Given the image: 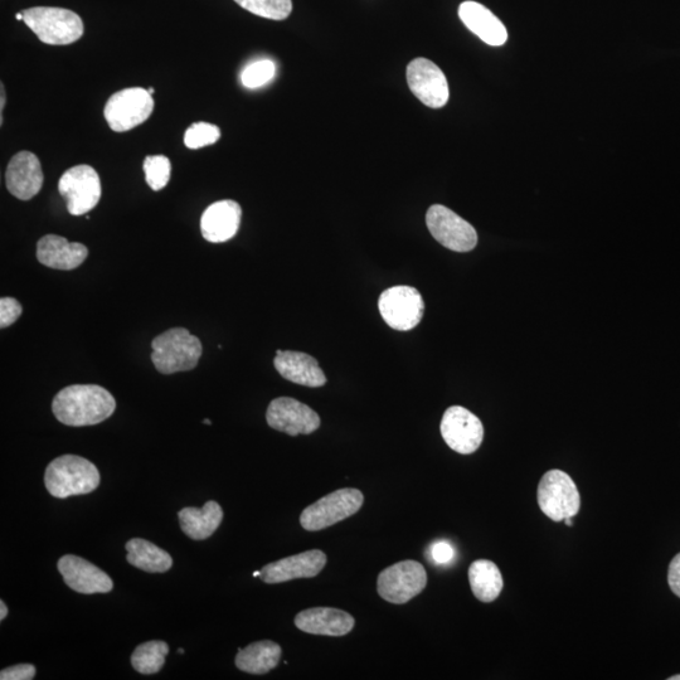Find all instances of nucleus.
<instances>
[{
  "label": "nucleus",
  "mask_w": 680,
  "mask_h": 680,
  "mask_svg": "<svg viewBox=\"0 0 680 680\" xmlns=\"http://www.w3.org/2000/svg\"><path fill=\"white\" fill-rule=\"evenodd\" d=\"M179 522L184 534L194 541L210 538L220 527L223 510L217 502H207L202 509L183 508L178 513Z\"/></svg>",
  "instance_id": "5701e85b"
},
{
  "label": "nucleus",
  "mask_w": 680,
  "mask_h": 680,
  "mask_svg": "<svg viewBox=\"0 0 680 680\" xmlns=\"http://www.w3.org/2000/svg\"><path fill=\"white\" fill-rule=\"evenodd\" d=\"M378 309L388 327L407 332L420 324L425 303L419 290L411 286H395L383 291L378 300Z\"/></svg>",
  "instance_id": "9d476101"
},
{
  "label": "nucleus",
  "mask_w": 680,
  "mask_h": 680,
  "mask_svg": "<svg viewBox=\"0 0 680 680\" xmlns=\"http://www.w3.org/2000/svg\"><path fill=\"white\" fill-rule=\"evenodd\" d=\"M427 573L420 562L395 563L378 575L377 591L383 600L403 605L425 590Z\"/></svg>",
  "instance_id": "0eeeda50"
},
{
  "label": "nucleus",
  "mask_w": 680,
  "mask_h": 680,
  "mask_svg": "<svg viewBox=\"0 0 680 680\" xmlns=\"http://www.w3.org/2000/svg\"><path fill=\"white\" fill-rule=\"evenodd\" d=\"M266 421L272 429L290 436L310 435L320 427L317 412L290 397H279L271 401L267 408Z\"/></svg>",
  "instance_id": "4468645a"
},
{
  "label": "nucleus",
  "mask_w": 680,
  "mask_h": 680,
  "mask_svg": "<svg viewBox=\"0 0 680 680\" xmlns=\"http://www.w3.org/2000/svg\"><path fill=\"white\" fill-rule=\"evenodd\" d=\"M221 138V130L218 126L208 123H196L191 125L184 134V144L189 149H201L218 142Z\"/></svg>",
  "instance_id": "c756f323"
},
{
  "label": "nucleus",
  "mask_w": 680,
  "mask_h": 680,
  "mask_svg": "<svg viewBox=\"0 0 680 680\" xmlns=\"http://www.w3.org/2000/svg\"><path fill=\"white\" fill-rule=\"evenodd\" d=\"M148 91H149V94H150V95H153V94H154V89H149Z\"/></svg>",
  "instance_id": "37998d69"
},
{
  "label": "nucleus",
  "mask_w": 680,
  "mask_h": 680,
  "mask_svg": "<svg viewBox=\"0 0 680 680\" xmlns=\"http://www.w3.org/2000/svg\"><path fill=\"white\" fill-rule=\"evenodd\" d=\"M459 17L466 28L489 46H503L508 40L507 28L483 4L464 2L459 8Z\"/></svg>",
  "instance_id": "4be33fe9"
},
{
  "label": "nucleus",
  "mask_w": 680,
  "mask_h": 680,
  "mask_svg": "<svg viewBox=\"0 0 680 680\" xmlns=\"http://www.w3.org/2000/svg\"><path fill=\"white\" fill-rule=\"evenodd\" d=\"M115 408L114 396L97 385L68 386L57 393L52 403L56 419L74 427L101 424L114 414Z\"/></svg>",
  "instance_id": "f257e3e1"
},
{
  "label": "nucleus",
  "mask_w": 680,
  "mask_h": 680,
  "mask_svg": "<svg viewBox=\"0 0 680 680\" xmlns=\"http://www.w3.org/2000/svg\"><path fill=\"white\" fill-rule=\"evenodd\" d=\"M669 680H680V674L679 675H674V677L668 678Z\"/></svg>",
  "instance_id": "ea45409f"
},
{
  "label": "nucleus",
  "mask_w": 680,
  "mask_h": 680,
  "mask_svg": "<svg viewBox=\"0 0 680 680\" xmlns=\"http://www.w3.org/2000/svg\"><path fill=\"white\" fill-rule=\"evenodd\" d=\"M0 99H2V102H0V110H2V124H3V109H4V101H6V94H4V85L2 84V95H0Z\"/></svg>",
  "instance_id": "e433bc0d"
},
{
  "label": "nucleus",
  "mask_w": 680,
  "mask_h": 680,
  "mask_svg": "<svg viewBox=\"0 0 680 680\" xmlns=\"http://www.w3.org/2000/svg\"><path fill=\"white\" fill-rule=\"evenodd\" d=\"M172 164L164 155H149L144 160L145 181L153 191H162L168 186Z\"/></svg>",
  "instance_id": "c85d7f7f"
},
{
  "label": "nucleus",
  "mask_w": 680,
  "mask_h": 680,
  "mask_svg": "<svg viewBox=\"0 0 680 680\" xmlns=\"http://www.w3.org/2000/svg\"><path fill=\"white\" fill-rule=\"evenodd\" d=\"M426 225L435 240L451 251L469 252L478 244L475 228L441 204L429 208Z\"/></svg>",
  "instance_id": "9b49d317"
},
{
  "label": "nucleus",
  "mask_w": 680,
  "mask_h": 680,
  "mask_svg": "<svg viewBox=\"0 0 680 680\" xmlns=\"http://www.w3.org/2000/svg\"><path fill=\"white\" fill-rule=\"evenodd\" d=\"M23 16V22L46 45H71L79 41L85 31L79 14L65 8L34 7L24 11Z\"/></svg>",
  "instance_id": "20e7f679"
},
{
  "label": "nucleus",
  "mask_w": 680,
  "mask_h": 680,
  "mask_svg": "<svg viewBox=\"0 0 680 680\" xmlns=\"http://www.w3.org/2000/svg\"><path fill=\"white\" fill-rule=\"evenodd\" d=\"M57 568L66 585L79 594H108L114 589V582L108 573L84 558L74 555L63 556L58 561Z\"/></svg>",
  "instance_id": "2eb2a0df"
},
{
  "label": "nucleus",
  "mask_w": 680,
  "mask_h": 680,
  "mask_svg": "<svg viewBox=\"0 0 680 680\" xmlns=\"http://www.w3.org/2000/svg\"><path fill=\"white\" fill-rule=\"evenodd\" d=\"M327 555L323 551L312 550L283 558L262 567L261 580L265 584L275 585L318 576L327 565Z\"/></svg>",
  "instance_id": "dca6fc26"
},
{
  "label": "nucleus",
  "mask_w": 680,
  "mask_h": 680,
  "mask_svg": "<svg viewBox=\"0 0 680 680\" xmlns=\"http://www.w3.org/2000/svg\"><path fill=\"white\" fill-rule=\"evenodd\" d=\"M203 424L204 425H211V421L210 420H203Z\"/></svg>",
  "instance_id": "a19ab883"
},
{
  "label": "nucleus",
  "mask_w": 680,
  "mask_h": 680,
  "mask_svg": "<svg viewBox=\"0 0 680 680\" xmlns=\"http://www.w3.org/2000/svg\"><path fill=\"white\" fill-rule=\"evenodd\" d=\"M154 110V100L142 87L116 92L106 102L104 115L111 130L125 133L145 123Z\"/></svg>",
  "instance_id": "1a4fd4ad"
},
{
  "label": "nucleus",
  "mask_w": 680,
  "mask_h": 680,
  "mask_svg": "<svg viewBox=\"0 0 680 680\" xmlns=\"http://www.w3.org/2000/svg\"><path fill=\"white\" fill-rule=\"evenodd\" d=\"M563 522H566V524H567L568 527H572V526H573V524H572V518H567V519H565V521H563Z\"/></svg>",
  "instance_id": "4c0bfd02"
},
{
  "label": "nucleus",
  "mask_w": 680,
  "mask_h": 680,
  "mask_svg": "<svg viewBox=\"0 0 680 680\" xmlns=\"http://www.w3.org/2000/svg\"><path fill=\"white\" fill-rule=\"evenodd\" d=\"M407 84L422 104L440 109L448 104L450 91L444 72L427 58H416L408 63Z\"/></svg>",
  "instance_id": "ddd939ff"
},
{
  "label": "nucleus",
  "mask_w": 680,
  "mask_h": 680,
  "mask_svg": "<svg viewBox=\"0 0 680 680\" xmlns=\"http://www.w3.org/2000/svg\"><path fill=\"white\" fill-rule=\"evenodd\" d=\"M235 2L255 16L272 21H284L293 12L291 0H235Z\"/></svg>",
  "instance_id": "cd10ccee"
},
{
  "label": "nucleus",
  "mask_w": 680,
  "mask_h": 680,
  "mask_svg": "<svg viewBox=\"0 0 680 680\" xmlns=\"http://www.w3.org/2000/svg\"><path fill=\"white\" fill-rule=\"evenodd\" d=\"M276 371L281 376L296 385L318 388L327 383L322 368L319 367L317 359L309 354L293 351H276L274 361Z\"/></svg>",
  "instance_id": "412c9836"
},
{
  "label": "nucleus",
  "mask_w": 680,
  "mask_h": 680,
  "mask_svg": "<svg viewBox=\"0 0 680 680\" xmlns=\"http://www.w3.org/2000/svg\"><path fill=\"white\" fill-rule=\"evenodd\" d=\"M537 499L543 514L553 522H563L580 512V492L565 471H547L539 482Z\"/></svg>",
  "instance_id": "39448f33"
},
{
  "label": "nucleus",
  "mask_w": 680,
  "mask_h": 680,
  "mask_svg": "<svg viewBox=\"0 0 680 680\" xmlns=\"http://www.w3.org/2000/svg\"><path fill=\"white\" fill-rule=\"evenodd\" d=\"M36 677V668L32 664H18L0 672L2 680H31Z\"/></svg>",
  "instance_id": "473e14b6"
},
{
  "label": "nucleus",
  "mask_w": 680,
  "mask_h": 680,
  "mask_svg": "<svg viewBox=\"0 0 680 680\" xmlns=\"http://www.w3.org/2000/svg\"><path fill=\"white\" fill-rule=\"evenodd\" d=\"M58 192L67 203L72 216H84L94 210L101 198L99 174L90 165H76L63 173L58 182Z\"/></svg>",
  "instance_id": "6e6552de"
},
{
  "label": "nucleus",
  "mask_w": 680,
  "mask_h": 680,
  "mask_svg": "<svg viewBox=\"0 0 680 680\" xmlns=\"http://www.w3.org/2000/svg\"><path fill=\"white\" fill-rule=\"evenodd\" d=\"M42 165L40 159L31 152H21L11 159L6 172L9 193L21 201H29L40 193L43 187Z\"/></svg>",
  "instance_id": "f3484780"
},
{
  "label": "nucleus",
  "mask_w": 680,
  "mask_h": 680,
  "mask_svg": "<svg viewBox=\"0 0 680 680\" xmlns=\"http://www.w3.org/2000/svg\"><path fill=\"white\" fill-rule=\"evenodd\" d=\"M241 217L240 204L231 199L211 204L203 212L201 218V232L204 240L212 244L230 241L237 235Z\"/></svg>",
  "instance_id": "a211bd4d"
},
{
  "label": "nucleus",
  "mask_w": 680,
  "mask_h": 680,
  "mask_svg": "<svg viewBox=\"0 0 680 680\" xmlns=\"http://www.w3.org/2000/svg\"><path fill=\"white\" fill-rule=\"evenodd\" d=\"M23 313L22 305L13 298L0 299V328L6 329L17 322Z\"/></svg>",
  "instance_id": "2f4dec72"
},
{
  "label": "nucleus",
  "mask_w": 680,
  "mask_h": 680,
  "mask_svg": "<svg viewBox=\"0 0 680 680\" xmlns=\"http://www.w3.org/2000/svg\"><path fill=\"white\" fill-rule=\"evenodd\" d=\"M8 615V607L4 604V601H0V620H4Z\"/></svg>",
  "instance_id": "c9c22d12"
},
{
  "label": "nucleus",
  "mask_w": 680,
  "mask_h": 680,
  "mask_svg": "<svg viewBox=\"0 0 680 680\" xmlns=\"http://www.w3.org/2000/svg\"><path fill=\"white\" fill-rule=\"evenodd\" d=\"M168 653L169 646L164 641H148L134 650L131 655V665L140 674H155L164 667Z\"/></svg>",
  "instance_id": "bb28decb"
},
{
  "label": "nucleus",
  "mask_w": 680,
  "mask_h": 680,
  "mask_svg": "<svg viewBox=\"0 0 680 680\" xmlns=\"http://www.w3.org/2000/svg\"><path fill=\"white\" fill-rule=\"evenodd\" d=\"M152 361L162 374L192 371L202 356L201 340L184 328H172L152 342Z\"/></svg>",
  "instance_id": "7ed1b4c3"
},
{
  "label": "nucleus",
  "mask_w": 680,
  "mask_h": 680,
  "mask_svg": "<svg viewBox=\"0 0 680 680\" xmlns=\"http://www.w3.org/2000/svg\"><path fill=\"white\" fill-rule=\"evenodd\" d=\"M281 646L270 640L256 641L238 650L236 667L242 672L262 675L278 667L281 659Z\"/></svg>",
  "instance_id": "b1692460"
},
{
  "label": "nucleus",
  "mask_w": 680,
  "mask_h": 680,
  "mask_svg": "<svg viewBox=\"0 0 680 680\" xmlns=\"http://www.w3.org/2000/svg\"><path fill=\"white\" fill-rule=\"evenodd\" d=\"M276 74L275 63L270 60H260L251 63L242 72L241 81L247 89H257V87L269 84Z\"/></svg>",
  "instance_id": "7c9ffc66"
},
{
  "label": "nucleus",
  "mask_w": 680,
  "mask_h": 680,
  "mask_svg": "<svg viewBox=\"0 0 680 680\" xmlns=\"http://www.w3.org/2000/svg\"><path fill=\"white\" fill-rule=\"evenodd\" d=\"M356 625L351 614L333 607H313L295 616V626L304 633L323 636H344Z\"/></svg>",
  "instance_id": "6ab92c4d"
},
{
  "label": "nucleus",
  "mask_w": 680,
  "mask_h": 680,
  "mask_svg": "<svg viewBox=\"0 0 680 680\" xmlns=\"http://www.w3.org/2000/svg\"><path fill=\"white\" fill-rule=\"evenodd\" d=\"M440 430L446 445L463 455L475 453L484 439L482 421L473 412L461 406H453L445 411Z\"/></svg>",
  "instance_id": "f8f14e48"
},
{
  "label": "nucleus",
  "mask_w": 680,
  "mask_h": 680,
  "mask_svg": "<svg viewBox=\"0 0 680 680\" xmlns=\"http://www.w3.org/2000/svg\"><path fill=\"white\" fill-rule=\"evenodd\" d=\"M469 582L476 599L485 604L497 600L504 587L502 572L494 562L488 560L471 563Z\"/></svg>",
  "instance_id": "a878e982"
},
{
  "label": "nucleus",
  "mask_w": 680,
  "mask_h": 680,
  "mask_svg": "<svg viewBox=\"0 0 680 680\" xmlns=\"http://www.w3.org/2000/svg\"><path fill=\"white\" fill-rule=\"evenodd\" d=\"M364 503L361 490L344 488L325 495L309 505L300 516L301 527L309 532L322 531L359 512Z\"/></svg>",
  "instance_id": "423d86ee"
},
{
  "label": "nucleus",
  "mask_w": 680,
  "mask_h": 680,
  "mask_svg": "<svg viewBox=\"0 0 680 680\" xmlns=\"http://www.w3.org/2000/svg\"><path fill=\"white\" fill-rule=\"evenodd\" d=\"M128 556L126 560L131 566L149 573L167 572L173 566V558L167 551L142 538L130 539L125 544Z\"/></svg>",
  "instance_id": "393cba45"
},
{
  "label": "nucleus",
  "mask_w": 680,
  "mask_h": 680,
  "mask_svg": "<svg viewBox=\"0 0 680 680\" xmlns=\"http://www.w3.org/2000/svg\"><path fill=\"white\" fill-rule=\"evenodd\" d=\"M260 575H261V571H260V572H255V573H254V577H259Z\"/></svg>",
  "instance_id": "79ce46f5"
},
{
  "label": "nucleus",
  "mask_w": 680,
  "mask_h": 680,
  "mask_svg": "<svg viewBox=\"0 0 680 680\" xmlns=\"http://www.w3.org/2000/svg\"><path fill=\"white\" fill-rule=\"evenodd\" d=\"M16 19H17V21H24L23 12H22V13H18L17 16H16Z\"/></svg>",
  "instance_id": "58836bf2"
},
{
  "label": "nucleus",
  "mask_w": 680,
  "mask_h": 680,
  "mask_svg": "<svg viewBox=\"0 0 680 680\" xmlns=\"http://www.w3.org/2000/svg\"><path fill=\"white\" fill-rule=\"evenodd\" d=\"M45 484L48 493L58 499L84 495L99 488L100 473L91 461L77 455H63L47 466Z\"/></svg>",
  "instance_id": "f03ea898"
},
{
  "label": "nucleus",
  "mask_w": 680,
  "mask_h": 680,
  "mask_svg": "<svg viewBox=\"0 0 680 680\" xmlns=\"http://www.w3.org/2000/svg\"><path fill=\"white\" fill-rule=\"evenodd\" d=\"M87 256L89 250L85 245L57 235L43 236L37 244L38 261L55 270H75L84 264Z\"/></svg>",
  "instance_id": "aec40b11"
},
{
  "label": "nucleus",
  "mask_w": 680,
  "mask_h": 680,
  "mask_svg": "<svg viewBox=\"0 0 680 680\" xmlns=\"http://www.w3.org/2000/svg\"><path fill=\"white\" fill-rule=\"evenodd\" d=\"M454 557V548L448 542H437L431 547V558L437 565H446L453 561Z\"/></svg>",
  "instance_id": "72a5a7b5"
},
{
  "label": "nucleus",
  "mask_w": 680,
  "mask_h": 680,
  "mask_svg": "<svg viewBox=\"0 0 680 680\" xmlns=\"http://www.w3.org/2000/svg\"><path fill=\"white\" fill-rule=\"evenodd\" d=\"M668 582L670 590L680 599V553L670 562L668 571Z\"/></svg>",
  "instance_id": "f704fd0d"
}]
</instances>
